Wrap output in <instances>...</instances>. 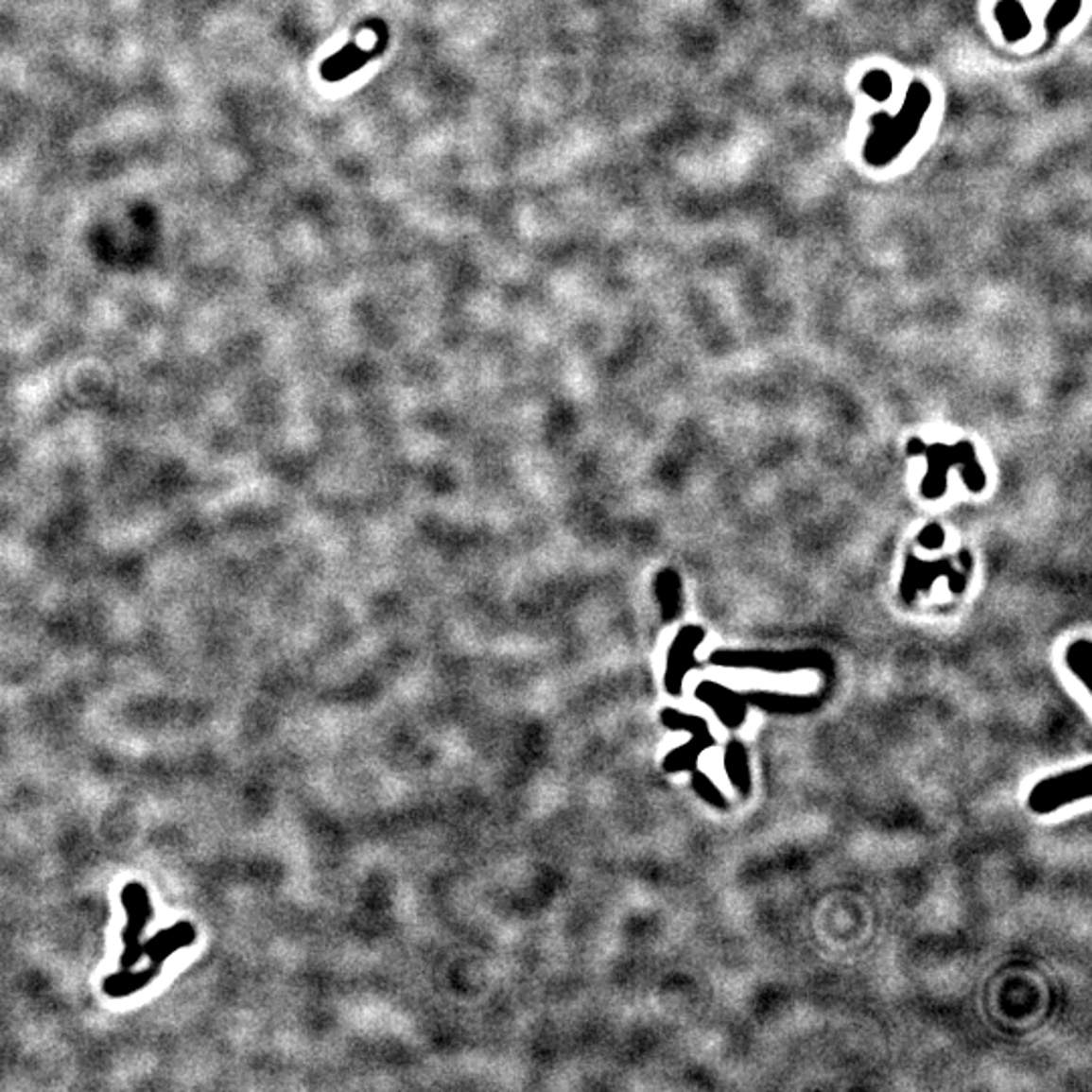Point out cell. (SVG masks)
Wrapping results in <instances>:
<instances>
[{"label":"cell","mask_w":1092,"mask_h":1092,"mask_svg":"<svg viewBox=\"0 0 1092 1092\" xmlns=\"http://www.w3.org/2000/svg\"><path fill=\"white\" fill-rule=\"evenodd\" d=\"M662 722L667 728H674V731H688L692 735L688 742H684L682 747H678L666 756L664 769L667 773H680V771L694 769L701 753L715 745V737L710 733V726L701 717H688L674 708H666L662 712Z\"/></svg>","instance_id":"obj_2"},{"label":"cell","mask_w":1092,"mask_h":1092,"mask_svg":"<svg viewBox=\"0 0 1092 1092\" xmlns=\"http://www.w3.org/2000/svg\"><path fill=\"white\" fill-rule=\"evenodd\" d=\"M698 701L715 710L719 720L728 728H738L747 719V704L742 698L715 682H702L696 688Z\"/></svg>","instance_id":"obj_4"},{"label":"cell","mask_w":1092,"mask_h":1092,"mask_svg":"<svg viewBox=\"0 0 1092 1092\" xmlns=\"http://www.w3.org/2000/svg\"><path fill=\"white\" fill-rule=\"evenodd\" d=\"M724 767H726L728 779H731V783H733V788L742 797H747L751 793V771H749L747 749L742 747V742H738V740L728 742L726 754H724Z\"/></svg>","instance_id":"obj_5"},{"label":"cell","mask_w":1092,"mask_h":1092,"mask_svg":"<svg viewBox=\"0 0 1092 1092\" xmlns=\"http://www.w3.org/2000/svg\"><path fill=\"white\" fill-rule=\"evenodd\" d=\"M702 639L704 633L698 628H684L676 635L672 648L667 651V666H666V690L669 694L678 696L682 692L684 676H686L688 669L694 666V651L702 644Z\"/></svg>","instance_id":"obj_3"},{"label":"cell","mask_w":1092,"mask_h":1092,"mask_svg":"<svg viewBox=\"0 0 1092 1092\" xmlns=\"http://www.w3.org/2000/svg\"><path fill=\"white\" fill-rule=\"evenodd\" d=\"M694 788H696V791L701 793V795H702L706 801H710L712 806H717V807H726V799H724V795H722V793H720V791L715 788V783H712V781H710L706 775H702V773H696V775H694Z\"/></svg>","instance_id":"obj_7"},{"label":"cell","mask_w":1092,"mask_h":1092,"mask_svg":"<svg viewBox=\"0 0 1092 1092\" xmlns=\"http://www.w3.org/2000/svg\"><path fill=\"white\" fill-rule=\"evenodd\" d=\"M1066 664L1070 667V672L1074 676H1079V680L1088 686V672H1090V642L1088 639H1083V642H1076L1070 646L1068 653H1066Z\"/></svg>","instance_id":"obj_6"},{"label":"cell","mask_w":1092,"mask_h":1092,"mask_svg":"<svg viewBox=\"0 0 1092 1092\" xmlns=\"http://www.w3.org/2000/svg\"><path fill=\"white\" fill-rule=\"evenodd\" d=\"M1090 797V765L1066 771L1040 781L1028 797V806L1036 813H1052L1074 801Z\"/></svg>","instance_id":"obj_1"}]
</instances>
